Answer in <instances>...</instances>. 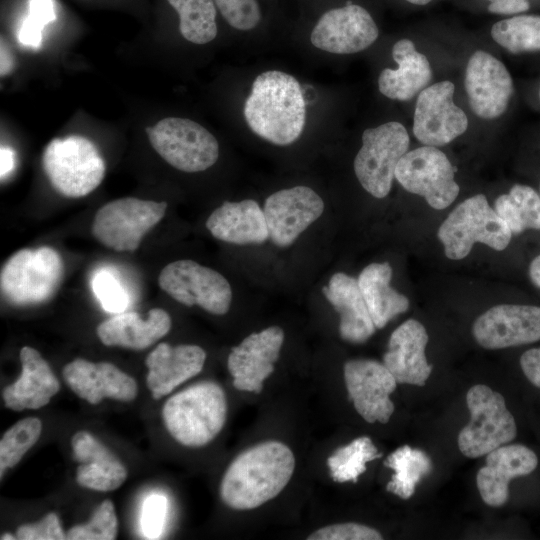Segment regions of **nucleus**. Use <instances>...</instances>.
<instances>
[{"mask_svg": "<svg viewBox=\"0 0 540 540\" xmlns=\"http://www.w3.org/2000/svg\"><path fill=\"white\" fill-rule=\"evenodd\" d=\"M294 468L288 446L279 441L258 443L231 462L220 484V497L232 509H255L286 487Z\"/></svg>", "mask_w": 540, "mask_h": 540, "instance_id": "obj_1", "label": "nucleus"}, {"mask_svg": "<svg viewBox=\"0 0 540 540\" xmlns=\"http://www.w3.org/2000/svg\"><path fill=\"white\" fill-rule=\"evenodd\" d=\"M244 117L256 135L275 145L295 142L306 120V102L299 82L278 70L259 74L245 101Z\"/></svg>", "mask_w": 540, "mask_h": 540, "instance_id": "obj_2", "label": "nucleus"}, {"mask_svg": "<svg viewBox=\"0 0 540 540\" xmlns=\"http://www.w3.org/2000/svg\"><path fill=\"white\" fill-rule=\"evenodd\" d=\"M169 434L187 447H201L222 430L227 418L223 388L213 381H201L174 394L162 408Z\"/></svg>", "mask_w": 540, "mask_h": 540, "instance_id": "obj_3", "label": "nucleus"}, {"mask_svg": "<svg viewBox=\"0 0 540 540\" xmlns=\"http://www.w3.org/2000/svg\"><path fill=\"white\" fill-rule=\"evenodd\" d=\"M42 166L52 187L69 198L91 193L106 171L95 144L80 135L51 140L44 149Z\"/></svg>", "mask_w": 540, "mask_h": 540, "instance_id": "obj_4", "label": "nucleus"}, {"mask_svg": "<svg viewBox=\"0 0 540 540\" xmlns=\"http://www.w3.org/2000/svg\"><path fill=\"white\" fill-rule=\"evenodd\" d=\"M438 239L445 255L452 260L465 258L477 242L494 250H504L512 232L483 194L474 195L460 203L440 225Z\"/></svg>", "mask_w": 540, "mask_h": 540, "instance_id": "obj_5", "label": "nucleus"}, {"mask_svg": "<svg viewBox=\"0 0 540 540\" xmlns=\"http://www.w3.org/2000/svg\"><path fill=\"white\" fill-rule=\"evenodd\" d=\"M63 271L62 258L53 248L21 249L1 269V294L16 306L46 302L58 290Z\"/></svg>", "mask_w": 540, "mask_h": 540, "instance_id": "obj_6", "label": "nucleus"}, {"mask_svg": "<svg viewBox=\"0 0 540 540\" xmlns=\"http://www.w3.org/2000/svg\"><path fill=\"white\" fill-rule=\"evenodd\" d=\"M466 403L470 421L460 431L457 440L464 456L478 458L487 455L516 437V422L500 393L477 384L468 390Z\"/></svg>", "mask_w": 540, "mask_h": 540, "instance_id": "obj_7", "label": "nucleus"}, {"mask_svg": "<svg viewBox=\"0 0 540 540\" xmlns=\"http://www.w3.org/2000/svg\"><path fill=\"white\" fill-rule=\"evenodd\" d=\"M154 150L172 167L188 173L213 166L219 157L216 138L199 123L180 117H166L147 127Z\"/></svg>", "mask_w": 540, "mask_h": 540, "instance_id": "obj_8", "label": "nucleus"}, {"mask_svg": "<svg viewBox=\"0 0 540 540\" xmlns=\"http://www.w3.org/2000/svg\"><path fill=\"white\" fill-rule=\"evenodd\" d=\"M406 128L391 121L362 134V146L354 159V172L361 186L376 198L386 197L395 178V170L408 151Z\"/></svg>", "mask_w": 540, "mask_h": 540, "instance_id": "obj_9", "label": "nucleus"}, {"mask_svg": "<svg viewBox=\"0 0 540 540\" xmlns=\"http://www.w3.org/2000/svg\"><path fill=\"white\" fill-rule=\"evenodd\" d=\"M166 209V202L119 198L97 210L91 232L109 249L135 251L143 237L165 216Z\"/></svg>", "mask_w": 540, "mask_h": 540, "instance_id": "obj_10", "label": "nucleus"}, {"mask_svg": "<svg viewBox=\"0 0 540 540\" xmlns=\"http://www.w3.org/2000/svg\"><path fill=\"white\" fill-rule=\"evenodd\" d=\"M160 288L185 306L198 305L214 315L228 312L232 289L227 279L214 269L184 259L167 264L158 277Z\"/></svg>", "mask_w": 540, "mask_h": 540, "instance_id": "obj_11", "label": "nucleus"}, {"mask_svg": "<svg viewBox=\"0 0 540 540\" xmlns=\"http://www.w3.org/2000/svg\"><path fill=\"white\" fill-rule=\"evenodd\" d=\"M454 175L445 153L427 145L407 151L395 170L396 180L406 191L425 198L437 210L448 207L459 194Z\"/></svg>", "mask_w": 540, "mask_h": 540, "instance_id": "obj_12", "label": "nucleus"}, {"mask_svg": "<svg viewBox=\"0 0 540 540\" xmlns=\"http://www.w3.org/2000/svg\"><path fill=\"white\" fill-rule=\"evenodd\" d=\"M455 87L445 80L426 87L417 98L413 134L427 146H444L468 128L465 112L454 101Z\"/></svg>", "mask_w": 540, "mask_h": 540, "instance_id": "obj_13", "label": "nucleus"}, {"mask_svg": "<svg viewBox=\"0 0 540 540\" xmlns=\"http://www.w3.org/2000/svg\"><path fill=\"white\" fill-rule=\"evenodd\" d=\"M344 380L350 400L366 422L389 421L395 409L390 395L398 382L384 364L371 359L349 360L344 364Z\"/></svg>", "mask_w": 540, "mask_h": 540, "instance_id": "obj_14", "label": "nucleus"}, {"mask_svg": "<svg viewBox=\"0 0 540 540\" xmlns=\"http://www.w3.org/2000/svg\"><path fill=\"white\" fill-rule=\"evenodd\" d=\"M324 207L322 198L307 186L274 192L263 208L269 238L279 247L290 246L322 215Z\"/></svg>", "mask_w": 540, "mask_h": 540, "instance_id": "obj_15", "label": "nucleus"}, {"mask_svg": "<svg viewBox=\"0 0 540 540\" xmlns=\"http://www.w3.org/2000/svg\"><path fill=\"white\" fill-rule=\"evenodd\" d=\"M379 30L370 13L356 4L325 12L313 28L311 43L335 54H352L367 49L378 38Z\"/></svg>", "mask_w": 540, "mask_h": 540, "instance_id": "obj_16", "label": "nucleus"}, {"mask_svg": "<svg viewBox=\"0 0 540 540\" xmlns=\"http://www.w3.org/2000/svg\"><path fill=\"white\" fill-rule=\"evenodd\" d=\"M464 87L471 109L485 120L500 117L513 94V81L505 65L483 50L469 58Z\"/></svg>", "mask_w": 540, "mask_h": 540, "instance_id": "obj_17", "label": "nucleus"}, {"mask_svg": "<svg viewBox=\"0 0 540 540\" xmlns=\"http://www.w3.org/2000/svg\"><path fill=\"white\" fill-rule=\"evenodd\" d=\"M477 343L486 349H502L540 340V307L500 304L473 323Z\"/></svg>", "mask_w": 540, "mask_h": 540, "instance_id": "obj_18", "label": "nucleus"}, {"mask_svg": "<svg viewBox=\"0 0 540 540\" xmlns=\"http://www.w3.org/2000/svg\"><path fill=\"white\" fill-rule=\"evenodd\" d=\"M284 342V332L271 326L247 336L231 349L227 366L236 389L259 393L274 371Z\"/></svg>", "mask_w": 540, "mask_h": 540, "instance_id": "obj_19", "label": "nucleus"}, {"mask_svg": "<svg viewBox=\"0 0 540 540\" xmlns=\"http://www.w3.org/2000/svg\"><path fill=\"white\" fill-rule=\"evenodd\" d=\"M63 377L71 390L90 404H98L104 398L128 402L138 393L134 378L109 362L77 358L65 365Z\"/></svg>", "mask_w": 540, "mask_h": 540, "instance_id": "obj_20", "label": "nucleus"}, {"mask_svg": "<svg viewBox=\"0 0 540 540\" xmlns=\"http://www.w3.org/2000/svg\"><path fill=\"white\" fill-rule=\"evenodd\" d=\"M536 454L520 444L502 445L486 455V464L476 476L480 496L491 507L504 505L509 498V482L533 472Z\"/></svg>", "mask_w": 540, "mask_h": 540, "instance_id": "obj_21", "label": "nucleus"}, {"mask_svg": "<svg viewBox=\"0 0 540 540\" xmlns=\"http://www.w3.org/2000/svg\"><path fill=\"white\" fill-rule=\"evenodd\" d=\"M205 360L206 352L200 346L158 344L145 360L148 368L146 382L152 397L160 399L200 373Z\"/></svg>", "mask_w": 540, "mask_h": 540, "instance_id": "obj_22", "label": "nucleus"}, {"mask_svg": "<svg viewBox=\"0 0 540 540\" xmlns=\"http://www.w3.org/2000/svg\"><path fill=\"white\" fill-rule=\"evenodd\" d=\"M428 334L415 319H409L391 334L383 364L398 383L423 386L432 372L427 362L425 348Z\"/></svg>", "mask_w": 540, "mask_h": 540, "instance_id": "obj_23", "label": "nucleus"}, {"mask_svg": "<svg viewBox=\"0 0 540 540\" xmlns=\"http://www.w3.org/2000/svg\"><path fill=\"white\" fill-rule=\"evenodd\" d=\"M73 456L80 464L76 481L95 491H113L127 478L122 462L99 440L87 431L75 433L71 439Z\"/></svg>", "mask_w": 540, "mask_h": 540, "instance_id": "obj_24", "label": "nucleus"}, {"mask_svg": "<svg viewBox=\"0 0 540 540\" xmlns=\"http://www.w3.org/2000/svg\"><path fill=\"white\" fill-rule=\"evenodd\" d=\"M19 357L22 371L15 382L3 389L4 404L15 411L39 409L59 391L60 383L36 349L24 346Z\"/></svg>", "mask_w": 540, "mask_h": 540, "instance_id": "obj_25", "label": "nucleus"}, {"mask_svg": "<svg viewBox=\"0 0 540 540\" xmlns=\"http://www.w3.org/2000/svg\"><path fill=\"white\" fill-rule=\"evenodd\" d=\"M205 225L213 237L231 244H261L269 238L264 211L253 199L223 202Z\"/></svg>", "mask_w": 540, "mask_h": 540, "instance_id": "obj_26", "label": "nucleus"}, {"mask_svg": "<svg viewBox=\"0 0 540 540\" xmlns=\"http://www.w3.org/2000/svg\"><path fill=\"white\" fill-rule=\"evenodd\" d=\"M322 292L340 315L339 333L343 340L363 343L375 332L358 281L343 272L333 274Z\"/></svg>", "mask_w": 540, "mask_h": 540, "instance_id": "obj_27", "label": "nucleus"}, {"mask_svg": "<svg viewBox=\"0 0 540 540\" xmlns=\"http://www.w3.org/2000/svg\"><path fill=\"white\" fill-rule=\"evenodd\" d=\"M397 69L386 68L378 78L379 91L387 98L407 101L420 93L432 79L427 57L409 39L397 41L392 48Z\"/></svg>", "mask_w": 540, "mask_h": 540, "instance_id": "obj_28", "label": "nucleus"}, {"mask_svg": "<svg viewBox=\"0 0 540 540\" xmlns=\"http://www.w3.org/2000/svg\"><path fill=\"white\" fill-rule=\"evenodd\" d=\"M171 328L169 314L161 308L149 311L147 319L136 312H122L97 327V335L106 346L143 350L164 337Z\"/></svg>", "mask_w": 540, "mask_h": 540, "instance_id": "obj_29", "label": "nucleus"}, {"mask_svg": "<svg viewBox=\"0 0 540 540\" xmlns=\"http://www.w3.org/2000/svg\"><path fill=\"white\" fill-rule=\"evenodd\" d=\"M392 268L388 262L371 263L357 281L376 328L380 329L409 308V299L390 286Z\"/></svg>", "mask_w": 540, "mask_h": 540, "instance_id": "obj_30", "label": "nucleus"}, {"mask_svg": "<svg viewBox=\"0 0 540 540\" xmlns=\"http://www.w3.org/2000/svg\"><path fill=\"white\" fill-rule=\"evenodd\" d=\"M384 464L394 470L386 490L404 500L414 494L416 485L432 470L429 456L424 451L408 445L392 452Z\"/></svg>", "mask_w": 540, "mask_h": 540, "instance_id": "obj_31", "label": "nucleus"}, {"mask_svg": "<svg viewBox=\"0 0 540 540\" xmlns=\"http://www.w3.org/2000/svg\"><path fill=\"white\" fill-rule=\"evenodd\" d=\"M494 206L512 234L526 229L540 230V195L530 186L515 184L508 194L496 199Z\"/></svg>", "mask_w": 540, "mask_h": 540, "instance_id": "obj_32", "label": "nucleus"}, {"mask_svg": "<svg viewBox=\"0 0 540 540\" xmlns=\"http://www.w3.org/2000/svg\"><path fill=\"white\" fill-rule=\"evenodd\" d=\"M179 16L181 35L195 44H206L217 35L214 0H167Z\"/></svg>", "mask_w": 540, "mask_h": 540, "instance_id": "obj_33", "label": "nucleus"}, {"mask_svg": "<svg viewBox=\"0 0 540 540\" xmlns=\"http://www.w3.org/2000/svg\"><path fill=\"white\" fill-rule=\"evenodd\" d=\"M380 457L372 440L362 436L335 450L327 459V465L335 482H356L366 471V464Z\"/></svg>", "mask_w": 540, "mask_h": 540, "instance_id": "obj_34", "label": "nucleus"}, {"mask_svg": "<svg viewBox=\"0 0 540 540\" xmlns=\"http://www.w3.org/2000/svg\"><path fill=\"white\" fill-rule=\"evenodd\" d=\"M493 40L511 53L540 50V16L521 15L496 22Z\"/></svg>", "mask_w": 540, "mask_h": 540, "instance_id": "obj_35", "label": "nucleus"}, {"mask_svg": "<svg viewBox=\"0 0 540 540\" xmlns=\"http://www.w3.org/2000/svg\"><path fill=\"white\" fill-rule=\"evenodd\" d=\"M42 422L35 417H27L11 426L0 440V472L14 467L25 453L38 441Z\"/></svg>", "mask_w": 540, "mask_h": 540, "instance_id": "obj_36", "label": "nucleus"}, {"mask_svg": "<svg viewBox=\"0 0 540 540\" xmlns=\"http://www.w3.org/2000/svg\"><path fill=\"white\" fill-rule=\"evenodd\" d=\"M91 289L109 313H122L130 304V295L117 273L108 268L96 270L91 277Z\"/></svg>", "mask_w": 540, "mask_h": 540, "instance_id": "obj_37", "label": "nucleus"}, {"mask_svg": "<svg viewBox=\"0 0 540 540\" xmlns=\"http://www.w3.org/2000/svg\"><path fill=\"white\" fill-rule=\"evenodd\" d=\"M117 517L113 502L104 500L86 524L72 527L67 535L71 540H113L117 535Z\"/></svg>", "mask_w": 540, "mask_h": 540, "instance_id": "obj_38", "label": "nucleus"}, {"mask_svg": "<svg viewBox=\"0 0 540 540\" xmlns=\"http://www.w3.org/2000/svg\"><path fill=\"white\" fill-rule=\"evenodd\" d=\"M227 23L235 29L248 31L257 26L261 19L256 0H214Z\"/></svg>", "mask_w": 540, "mask_h": 540, "instance_id": "obj_39", "label": "nucleus"}, {"mask_svg": "<svg viewBox=\"0 0 540 540\" xmlns=\"http://www.w3.org/2000/svg\"><path fill=\"white\" fill-rule=\"evenodd\" d=\"M168 502L163 494L153 493L145 498L140 514V527L147 539L160 538L167 515Z\"/></svg>", "mask_w": 540, "mask_h": 540, "instance_id": "obj_40", "label": "nucleus"}, {"mask_svg": "<svg viewBox=\"0 0 540 540\" xmlns=\"http://www.w3.org/2000/svg\"><path fill=\"white\" fill-rule=\"evenodd\" d=\"M382 538V535L374 528L353 522L325 526L307 537L308 540H381Z\"/></svg>", "mask_w": 540, "mask_h": 540, "instance_id": "obj_41", "label": "nucleus"}, {"mask_svg": "<svg viewBox=\"0 0 540 540\" xmlns=\"http://www.w3.org/2000/svg\"><path fill=\"white\" fill-rule=\"evenodd\" d=\"M20 540H62L66 539L57 514L51 512L41 521L24 524L18 527L16 533Z\"/></svg>", "mask_w": 540, "mask_h": 540, "instance_id": "obj_42", "label": "nucleus"}, {"mask_svg": "<svg viewBox=\"0 0 540 540\" xmlns=\"http://www.w3.org/2000/svg\"><path fill=\"white\" fill-rule=\"evenodd\" d=\"M43 26L29 15L22 22L19 33V42L27 47L38 48L42 43Z\"/></svg>", "mask_w": 540, "mask_h": 540, "instance_id": "obj_43", "label": "nucleus"}, {"mask_svg": "<svg viewBox=\"0 0 540 540\" xmlns=\"http://www.w3.org/2000/svg\"><path fill=\"white\" fill-rule=\"evenodd\" d=\"M520 365L527 379L540 388V347L524 352L520 357Z\"/></svg>", "mask_w": 540, "mask_h": 540, "instance_id": "obj_44", "label": "nucleus"}, {"mask_svg": "<svg viewBox=\"0 0 540 540\" xmlns=\"http://www.w3.org/2000/svg\"><path fill=\"white\" fill-rule=\"evenodd\" d=\"M29 16L43 27L55 21L53 0H29Z\"/></svg>", "mask_w": 540, "mask_h": 540, "instance_id": "obj_45", "label": "nucleus"}, {"mask_svg": "<svg viewBox=\"0 0 540 540\" xmlns=\"http://www.w3.org/2000/svg\"><path fill=\"white\" fill-rule=\"evenodd\" d=\"M490 2L488 11L494 14L510 15L529 9L528 0H487Z\"/></svg>", "mask_w": 540, "mask_h": 540, "instance_id": "obj_46", "label": "nucleus"}, {"mask_svg": "<svg viewBox=\"0 0 540 540\" xmlns=\"http://www.w3.org/2000/svg\"><path fill=\"white\" fill-rule=\"evenodd\" d=\"M15 165V154L8 146H1L0 149V175L1 179L7 177Z\"/></svg>", "mask_w": 540, "mask_h": 540, "instance_id": "obj_47", "label": "nucleus"}, {"mask_svg": "<svg viewBox=\"0 0 540 540\" xmlns=\"http://www.w3.org/2000/svg\"><path fill=\"white\" fill-rule=\"evenodd\" d=\"M0 51V74L1 76H5L13 69V57L7 45L3 42V39L1 40Z\"/></svg>", "mask_w": 540, "mask_h": 540, "instance_id": "obj_48", "label": "nucleus"}, {"mask_svg": "<svg viewBox=\"0 0 540 540\" xmlns=\"http://www.w3.org/2000/svg\"><path fill=\"white\" fill-rule=\"evenodd\" d=\"M529 276L532 283L540 289V255L535 257L529 266Z\"/></svg>", "mask_w": 540, "mask_h": 540, "instance_id": "obj_49", "label": "nucleus"}, {"mask_svg": "<svg viewBox=\"0 0 540 540\" xmlns=\"http://www.w3.org/2000/svg\"><path fill=\"white\" fill-rule=\"evenodd\" d=\"M406 1H408L409 3L415 4V5H426L429 2H431L432 0H406Z\"/></svg>", "mask_w": 540, "mask_h": 540, "instance_id": "obj_50", "label": "nucleus"}, {"mask_svg": "<svg viewBox=\"0 0 540 540\" xmlns=\"http://www.w3.org/2000/svg\"><path fill=\"white\" fill-rule=\"evenodd\" d=\"M16 537H14L10 533H5L1 536V540H14Z\"/></svg>", "mask_w": 540, "mask_h": 540, "instance_id": "obj_51", "label": "nucleus"}, {"mask_svg": "<svg viewBox=\"0 0 540 540\" xmlns=\"http://www.w3.org/2000/svg\"><path fill=\"white\" fill-rule=\"evenodd\" d=\"M539 97H540V90H539Z\"/></svg>", "mask_w": 540, "mask_h": 540, "instance_id": "obj_52", "label": "nucleus"}, {"mask_svg": "<svg viewBox=\"0 0 540 540\" xmlns=\"http://www.w3.org/2000/svg\"><path fill=\"white\" fill-rule=\"evenodd\" d=\"M539 190H540V186H539Z\"/></svg>", "mask_w": 540, "mask_h": 540, "instance_id": "obj_53", "label": "nucleus"}]
</instances>
